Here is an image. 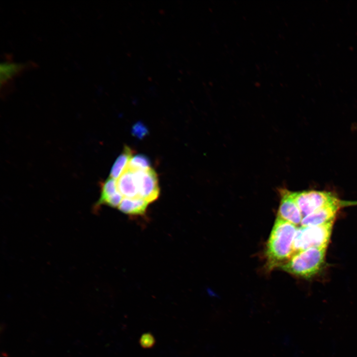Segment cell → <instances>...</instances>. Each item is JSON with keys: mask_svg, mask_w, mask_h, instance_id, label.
I'll return each mask as SVG.
<instances>
[{"mask_svg": "<svg viewBox=\"0 0 357 357\" xmlns=\"http://www.w3.org/2000/svg\"><path fill=\"white\" fill-rule=\"evenodd\" d=\"M30 63L4 61L0 65V87L5 85L17 75L30 66Z\"/></svg>", "mask_w": 357, "mask_h": 357, "instance_id": "30bf717a", "label": "cell"}, {"mask_svg": "<svg viewBox=\"0 0 357 357\" xmlns=\"http://www.w3.org/2000/svg\"><path fill=\"white\" fill-rule=\"evenodd\" d=\"M149 204L147 201L139 197H123L118 208L129 216H143L146 214Z\"/></svg>", "mask_w": 357, "mask_h": 357, "instance_id": "ba28073f", "label": "cell"}, {"mask_svg": "<svg viewBox=\"0 0 357 357\" xmlns=\"http://www.w3.org/2000/svg\"><path fill=\"white\" fill-rule=\"evenodd\" d=\"M334 221L322 225L302 227L297 229L294 242V255L311 248H326L330 239Z\"/></svg>", "mask_w": 357, "mask_h": 357, "instance_id": "3957f363", "label": "cell"}, {"mask_svg": "<svg viewBox=\"0 0 357 357\" xmlns=\"http://www.w3.org/2000/svg\"><path fill=\"white\" fill-rule=\"evenodd\" d=\"M297 226L277 217L266 244L265 269L280 268L294 255L293 242Z\"/></svg>", "mask_w": 357, "mask_h": 357, "instance_id": "6da1fadb", "label": "cell"}, {"mask_svg": "<svg viewBox=\"0 0 357 357\" xmlns=\"http://www.w3.org/2000/svg\"><path fill=\"white\" fill-rule=\"evenodd\" d=\"M326 248H311L295 254L280 268L293 275L310 278L324 265Z\"/></svg>", "mask_w": 357, "mask_h": 357, "instance_id": "7a4b0ae2", "label": "cell"}, {"mask_svg": "<svg viewBox=\"0 0 357 357\" xmlns=\"http://www.w3.org/2000/svg\"><path fill=\"white\" fill-rule=\"evenodd\" d=\"M101 188L100 197L95 204V208L99 209L100 206L107 205L111 198L119 191L116 179L110 177L101 183Z\"/></svg>", "mask_w": 357, "mask_h": 357, "instance_id": "7c38bea8", "label": "cell"}, {"mask_svg": "<svg viewBox=\"0 0 357 357\" xmlns=\"http://www.w3.org/2000/svg\"><path fill=\"white\" fill-rule=\"evenodd\" d=\"M117 182L118 189L123 197L135 198L139 197L138 189L132 171L126 169L117 180Z\"/></svg>", "mask_w": 357, "mask_h": 357, "instance_id": "9c48e42d", "label": "cell"}, {"mask_svg": "<svg viewBox=\"0 0 357 357\" xmlns=\"http://www.w3.org/2000/svg\"><path fill=\"white\" fill-rule=\"evenodd\" d=\"M3 357H5L4 356Z\"/></svg>", "mask_w": 357, "mask_h": 357, "instance_id": "2e32d148", "label": "cell"}, {"mask_svg": "<svg viewBox=\"0 0 357 357\" xmlns=\"http://www.w3.org/2000/svg\"><path fill=\"white\" fill-rule=\"evenodd\" d=\"M148 132L147 127L140 121L135 123L131 129L132 134L139 139L143 138Z\"/></svg>", "mask_w": 357, "mask_h": 357, "instance_id": "9a60e30c", "label": "cell"}, {"mask_svg": "<svg viewBox=\"0 0 357 357\" xmlns=\"http://www.w3.org/2000/svg\"><path fill=\"white\" fill-rule=\"evenodd\" d=\"M151 168V161L145 155L137 154L133 156L126 169L132 171H144Z\"/></svg>", "mask_w": 357, "mask_h": 357, "instance_id": "4fadbf2b", "label": "cell"}, {"mask_svg": "<svg viewBox=\"0 0 357 357\" xmlns=\"http://www.w3.org/2000/svg\"><path fill=\"white\" fill-rule=\"evenodd\" d=\"M294 197L303 217L324 207L339 202L332 193L327 191L294 192Z\"/></svg>", "mask_w": 357, "mask_h": 357, "instance_id": "277c9868", "label": "cell"}, {"mask_svg": "<svg viewBox=\"0 0 357 357\" xmlns=\"http://www.w3.org/2000/svg\"><path fill=\"white\" fill-rule=\"evenodd\" d=\"M133 172L139 197L149 204L156 201L160 194V188L155 171L151 168L147 170Z\"/></svg>", "mask_w": 357, "mask_h": 357, "instance_id": "5b68a950", "label": "cell"}, {"mask_svg": "<svg viewBox=\"0 0 357 357\" xmlns=\"http://www.w3.org/2000/svg\"><path fill=\"white\" fill-rule=\"evenodd\" d=\"M155 342V337L151 333H145L140 337L139 343L143 349H150L154 346Z\"/></svg>", "mask_w": 357, "mask_h": 357, "instance_id": "5bb4252c", "label": "cell"}, {"mask_svg": "<svg viewBox=\"0 0 357 357\" xmlns=\"http://www.w3.org/2000/svg\"><path fill=\"white\" fill-rule=\"evenodd\" d=\"M278 191L280 196V203L277 217L296 226L301 224L303 217L296 203L294 192L285 188H280Z\"/></svg>", "mask_w": 357, "mask_h": 357, "instance_id": "8992f818", "label": "cell"}, {"mask_svg": "<svg viewBox=\"0 0 357 357\" xmlns=\"http://www.w3.org/2000/svg\"><path fill=\"white\" fill-rule=\"evenodd\" d=\"M134 153L133 150L125 145L121 153L117 158L112 167L110 177L118 179L126 169Z\"/></svg>", "mask_w": 357, "mask_h": 357, "instance_id": "8fae6325", "label": "cell"}, {"mask_svg": "<svg viewBox=\"0 0 357 357\" xmlns=\"http://www.w3.org/2000/svg\"><path fill=\"white\" fill-rule=\"evenodd\" d=\"M340 207V202L329 205L303 217L302 227L314 226L327 223L334 220Z\"/></svg>", "mask_w": 357, "mask_h": 357, "instance_id": "52a82bcc", "label": "cell"}]
</instances>
